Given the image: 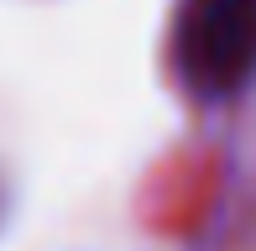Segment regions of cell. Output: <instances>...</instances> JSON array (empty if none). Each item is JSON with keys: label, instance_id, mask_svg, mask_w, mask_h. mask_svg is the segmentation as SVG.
<instances>
[{"label": "cell", "instance_id": "1", "mask_svg": "<svg viewBox=\"0 0 256 251\" xmlns=\"http://www.w3.org/2000/svg\"><path fill=\"white\" fill-rule=\"evenodd\" d=\"M172 52L188 94H236L256 78V0H183Z\"/></svg>", "mask_w": 256, "mask_h": 251}]
</instances>
